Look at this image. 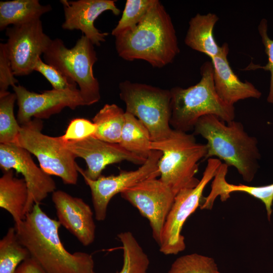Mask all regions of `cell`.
<instances>
[{"label": "cell", "instance_id": "1", "mask_svg": "<svg viewBox=\"0 0 273 273\" xmlns=\"http://www.w3.org/2000/svg\"><path fill=\"white\" fill-rule=\"evenodd\" d=\"M60 226L39 204H34L24 220L14 227L20 243L46 273H96L92 255L71 253L65 249L59 237Z\"/></svg>", "mask_w": 273, "mask_h": 273}, {"label": "cell", "instance_id": "2", "mask_svg": "<svg viewBox=\"0 0 273 273\" xmlns=\"http://www.w3.org/2000/svg\"><path fill=\"white\" fill-rule=\"evenodd\" d=\"M115 37L120 57L144 60L155 68L172 63L180 51L171 18L158 0L135 28Z\"/></svg>", "mask_w": 273, "mask_h": 273}, {"label": "cell", "instance_id": "3", "mask_svg": "<svg viewBox=\"0 0 273 273\" xmlns=\"http://www.w3.org/2000/svg\"><path fill=\"white\" fill-rule=\"evenodd\" d=\"M193 130L194 135L207 141L205 159L217 157L235 167L244 180L252 181L261 155L257 140L245 131L242 123L235 120L226 123L216 116L207 115L199 119Z\"/></svg>", "mask_w": 273, "mask_h": 273}, {"label": "cell", "instance_id": "4", "mask_svg": "<svg viewBox=\"0 0 273 273\" xmlns=\"http://www.w3.org/2000/svg\"><path fill=\"white\" fill-rule=\"evenodd\" d=\"M201 79L187 88L172 87L170 124L173 129L188 132L193 130L200 118L216 116L226 123L235 120L234 106L223 101L216 93L211 61L204 62L200 68Z\"/></svg>", "mask_w": 273, "mask_h": 273}, {"label": "cell", "instance_id": "5", "mask_svg": "<svg viewBox=\"0 0 273 273\" xmlns=\"http://www.w3.org/2000/svg\"><path fill=\"white\" fill-rule=\"evenodd\" d=\"M151 149L162 152L158 164L159 178L175 195L198 184L196 175L207 148L206 144L198 143L193 134L173 129L165 139L152 142Z\"/></svg>", "mask_w": 273, "mask_h": 273}, {"label": "cell", "instance_id": "6", "mask_svg": "<svg viewBox=\"0 0 273 273\" xmlns=\"http://www.w3.org/2000/svg\"><path fill=\"white\" fill-rule=\"evenodd\" d=\"M45 63L59 70L79 86L85 105H91L101 99L98 80L93 67L98 60L94 45L82 35L71 49L60 38L52 39L43 54Z\"/></svg>", "mask_w": 273, "mask_h": 273}, {"label": "cell", "instance_id": "7", "mask_svg": "<svg viewBox=\"0 0 273 273\" xmlns=\"http://www.w3.org/2000/svg\"><path fill=\"white\" fill-rule=\"evenodd\" d=\"M119 97L125 112L135 116L149 130L152 141L165 139L171 132V93L145 83L129 80L119 84Z\"/></svg>", "mask_w": 273, "mask_h": 273}, {"label": "cell", "instance_id": "8", "mask_svg": "<svg viewBox=\"0 0 273 273\" xmlns=\"http://www.w3.org/2000/svg\"><path fill=\"white\" fill-rule=\"evenodd\" d=\"M41 119L33 118L21 125L18 145L33 154L47 173L57 176L65 184L76 185L78 179L75 155L64 145L61 136L43 133Z\"/></svg>", "mask_w": 273, "mask_h": 273}, {"label": "cell", "instance_id": "9", "mask_svg": "<svg viewBox=\"0 0 273 273\" xmlns=\"http://www.w3.org/2000/svg\"><path fill=\"white\" fill-rule=\"evenodd\" d=\"M221 161L216 158L208 159L206 166L198 184L180 191L175 196L167 217L162 234L160 251L165 255H175L186 248L183 226L189 217L200 205L203 193L215 176Z\"/></svg>", "mask_w": 273, "mask_h": 273}, {"label": "cell", "instance_id": "10", "mask_svg": "<svg viewBox=\"0 0 273 273\" xmlns=\"http://www.w3.org/2000/svg\"><path fill=\"white\" fill-rule=\"evenodd\" d=\"M162 155L161 152L152 150L138 169L122 171L118 175H101L96 180L82 175L90 190L96 219L105 220L109 203L116 194L145 180L160 176L158 164Z\"/></svg>", "mask_w": 273, "mask_h": 273}, {"label": "cell", "instance_id": "11", "mask_svg": "<svg viewBox=\"0 0 273 273\" xmlns=\"http://www.w3.org/2000/svg\"><path fill=\"white\" fill-rule=\"evenodd\" d=\"M5 43L15 76L28 75L52 39L43 30L40 19L6 29Z\"/></svg>", "mask_w": 273, "mask_h": 273}, {"label": "cell", "instance_id": "12", "mask_svg": "<svg viewBox=\"0 0 273 273\" xmlns=\"http://www.w3.org/2000/svg\"><path fill=\"white\" fill-rule=\"evenodd\" d=\"M149 221L152 236L159 245L164 226L176 195L160 178L145 180L121 194Z\"/></svg>", "mask_w": 273, "mask_h": 273}, {"label": "cell", "instance_id": "13", "mask_svg": "<svg viewBox=\"0 0 273 273\" xmlns=\"http://www.w3.org/2000/svg\"><path fill=\"white\" fill-rule=\"evenodd\" d=\"M13 89L17 96V119L20 125L32 118L48 119L66 107L74 110L85 105L77 88L64 90L53 88L40 94L30 91L20 85H14Z\"/></svg>", "mask_w": 273, "mask_h": 273}, {"label": "cell", "instance_id": "14", "mask_svg": "<svg viewBox=\"0 0 273 273\" xmlns=\"http://www.w3.org/2000/svg\"><path fill=\"white\" fill-rule=\"evenodd\" d=\"M30 154L18 145L0 144L1 169L3 172L15 170L23 175L27 185L29 196L26 214L34 204H40L56 189L54 180L35 163Z\"/></svg>", "mask_w": 273, "mask_h": 273}, {"label": "cell", "instance_id": "15", "mask_svg": "<svg viewBox=\"0 0 273 273\" xmlns=\"http://www.w3.org/2000/svg\"><path fill=\"white\" fill-rule=\"evenodd\" d=\"M63 142L76 157L85 161L86 169L83 170L78 165V172L93 180L101 176L108 165L127 161L141 165L147 159L127 151L119 144L105 142L93 136L78 141Z\"/></svg>", "mask_w": 273, "mask_h": 273}, {"label": "cell", "instance_id": "16", "mask_svg": "<svg viewBox=\"0 0 273 273\" xmlns=\"http://www.w3.org/2000/svg\"><path fill=\"white\" fill-rule=\"evenodd\" d=\"M115 0H61L65 21L63 29L68 30H79L94 46L99 47L105 41L107 32H102L94 23L103 12L110 11L116 16L120 13Z\"/></svg>", "mask_w": 273, "mask_h": 273}, {"label": "cell", "instance_id": "17", "mask_svg": "<svg viewBox=\"0 0 273 273\" xmlns=\"http://www.w3.org/2000/svg\"><path fill=\"white\" fill-rule=\"evenodd\" d=\"M52 201L58 221L83 246L92 244L95 239L94 213L82 199L57 190L53 193Z\"/></svg>", "mask_w": 273, "mask_h": 273}, {"label": "cell", "instance_id": "18", "mask_svg": "<svg viewBox=\"0 0 273 273\" xmlns=\"http://www.w3.org/2000/svg\"><path fill=\"white\" fill-rule=\"evenodd\" d=\"M222 46L221 53L211 59L214 86L219 97L227 104L233 106L240 100L260 98L261 92L252 83L241 81L234 72L227 58L229 46L227 43Z\"/></svg>", "mask_w": 273, "mask_h": 273}, {"label": "cell", "instance_id": "19", "mask_svg": "<svg viewBox=\"0 0 273 273\" xmlns=\"http://www.w3.org/2000/svg\"><path fill=\"white\" fill-rule=\"evenodd\" d=\"M228 166L221 163L214 177L211 184V191L205 198L203 204L204 207L210 209L215 199L220 196L222 201L226 200L230 194L235 192L247 193L260 200L265 205L269 221L272 214L273 203V184L262 186H249L242 184L234 185L228 183L225 179Z\"/></svg>", "mask_w": 273, "mask_h": 273}, {"label": "cell", "instance_id": "20", "mask_svg": "<svg viewBox=\"0 0 273 273\" xmlns=\"http://www.w3.org/2000/svg\"><path fill=\"white\" fill-rule=\"evenodd\" d=\"M219 18L214 13L196 14L189 22L185 38V44L192 49L202 53L210 59L219 55L223 46L215 40L213 29Z\"/></svg>", "mask_w": 273, "mask_h": 273}, {"label": "cell", "instance_id": "21", "mask_svg": "<svg viewBox=\"0 0 273 273\" xmlns=\"http://www.w3.org/2000/svg\"><path fill=\"white\" fill-rule=\"evenodd\" d=\"M3 173L0 178V207L12 216L15 225H18L26 216L28 186L24 178L14 176L13 169Z\"/></svg>", "mask_w": 273, "mask_h": 273}, {"label": "cell", "instance_id": "22", "mask_svg": "<svg viewBox=\"0 0 273 273\" xmlns=\"http://www.w3.org/2000/svg\"><path fill=\"white\" fill-rule=\"evenodd\" d=\"M49 5H41L38 0H13L0 2V30L9 25H19L40 19L51 11Z\"/></svg>", "mask_w": 273, "mask_h": 273}, {"label": "cell", "instance_id": "23", "mask_svg": "<svg viewBox=\"0 0 273 273\" xmlns=\"http://www.w3.org/2000/svg\"><path fill=\"white\" fill-rule=\"evenodd\" d=\"M125 111L115 104H105L92 121L97 129L93 136L100 140L119 144L125 122Z\"/></svg>", "mask_w": 273, "mask_h": 273}, {"label": "cell", "instance_id": "24", "mask_svg": "<svg viewBox=\"0 0 273 273\" xmlns=\"http://www.w3.org/2000/svg\"><path fill=\"white\" fill-rule=\"evenodd\" d=\"M152 142L150 132L143 123L125 112L119 144L127 151L147 159L152 151Z\"/></svg>", "mask_w": 273, "mask_h": 273}, {"label": "cell", "instance_id": "25", "mask_svg": "<svg viewBox=\"0 0 273 273\" xmlns=\"http://www.w3.org/2000/svg\"><path fill=\"white\" fill-rule=\"evenodd\" d=\"M29 257L30 253L19 241L15 227L10 228L0 241V273H13Z\"/></svg>", "mask_w": 273, "mask_h": 273}, {"label": "cell", "instance_id": "26", "mask_svg": "<svg viewBox=\"0 0 273 273\" xmlns=\"http://www.w3.org/2000/svg\"><path fill=\"white\" fill-rule=\"evenodd\" d=\"M118 237L122 245L123 264L116 273H147L149 258L133 234L125 232Z\"/></svg>", "mask_w": 273, "mask_h": 273}, {"label": "cell", "instance_id": "27", "mask_svg": "<svg viewBox=\"0 0 273 273\" xmlns=\"http://www.w3.org/2000/svg\"><path fill=\"white\" fill-rule=\"evenodd\" d=\"M16 101L15 93L0 94V144H16L21 129L14 113Z\"/></svg>", "mask_w": 273, "mask_h": 273}, {"label": "cell", "instance_id": "28", "mask_svg": "<svg viewBox=\"0 0 273 273\" xmlns=\"http://www.w3.org/2000/svg\"><path fill=\"white\" fill-rule=\"evenodd\" d=\"M156 0H127L121 17L111 34L115 37L132 30L145 17Z\"/></svg>", "mask_w": 273, "mask_h": 273}, {"label": "cell", "instance_id": "29", "mask_svg": "<svg viewBox=\"0 0 273 273\" xmlns=\"http://www.w3.org/2000/svg\"><path fill=\"white\" fill-rule=\"evenodd\" d=\"M167 273H221L215 260L210 257L192 253L178 257Z\"/></svg>", "mask_w": 273, "mask_h": 273}, {"label": "cell", "instance_id": "30", "mask_svg": "<svg viewBox=\"0 0 273 273\" xmlns=\"http://www.w3.org/2000/svg\"><path fill=\"white\" fill-rule=\"evenodd\" d=\"M34 71L40 73L50 82L53 89L64 90L77 88V84L59 70L42 61L37 60Z\"/></svg>", "mask_w": 273, "mask_h": 273}, {"label": "cell", "instance_id": "31", "mask_svg": "<svg viewBox=\"0 0 273 273\" xmlns=\"http://www.w3.org/2000/svg\"><path fill=\"white\" fill-rule=\"evenodd\" d=\"M259 33L262 42L265 48V52L268 57V62L265 66H261L251 63L246 70L263 69L270 73L269 90L267 98V102L273 105V40L270 39L267 33V22L265 19H262L258 26Z\"/></svg>", "mask_w": 273, "mask_h": 273}, {"label": "cell", "instance_id": "32", "mask_svg": "<svg viewBox=\"0 0 273 273\" xmlns=\"http://www.w3.org/2000/svg\"><path fill=\"white\" fill-rule=\"evenodd\" d=\"M96 124L88 119L77 118L70 121L65 133L61 135L64 141H78L93 136Z\"/></svg>", "mask_w": 273, "mask_h": 273}, {"label": "cell", "instance_id": "33", "mask_svg": "<svg viewBox=\"0 0 273 273\" xmlns=\"http://www.w3.org/2000/svg\"><path fill=\"white\" fill-rule=\"evenodd\" d=\"M5 43H0V94L8 92L18 81L14 77Z\"/></svg>", "mask_w": 273, "mask_h": 273}, {"label": "cell", "instance_id": "34", "mask_svg": "<svg viewBox=\"0 0 273 273\" xmlns=\"http://www.w3.org/2000/svg\"><path fill=\"white\" fill-rule=\"evenodd\" d=\"M13 273H46L37 262L31 257L26 259Z\"/></svg>", "mask_w": 273, "mask_h": 273}]
</instances>
